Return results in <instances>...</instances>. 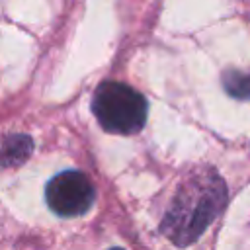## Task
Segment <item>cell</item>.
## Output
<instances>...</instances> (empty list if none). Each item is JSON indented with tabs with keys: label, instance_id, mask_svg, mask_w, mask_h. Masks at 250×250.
<instances>
[{
	"label": "cell",
	"instance_id": "3",
	"mask_svg": "<svg viewBox=\"0 0 250 250\" xmlns=\"http://www.w3.org/2000/svg\"><path fill=\"white\" fill-rule=\"evenodd\" d=\"M94 186L90 178L78 170H64L49 180L45 199L61 217H78L94 203Z\"/></svg>",
	"mask_w": 250,
	"mask_h": 250
},
{
	"label": "cell",
	"instance_id": "4",
	"mask_svg": "<svg viewBox=\"0 0 250 250\" xmlns=\"http://www.w3.org/2000/svg\"><path fill=\"white\" fill-rule=\"evenodd\" d=\"M33 150V143L27 135H10L0 148V164L2 166H20L29 158Z\"/></svg>",
	"mask_w": 250,
	"mask_h": 250
},
{
	"label": "cell",
	"instance_id": "2",
	"mask_svg": "<svg viewBox=\"0 0 250 250\" xmlns=\"http://www.w3.org/2000/svg\"><path fill=\"white\" fill-rule=\"evenodd\" d=\"M92 111L107 133L131 135L146 121L145 98L121 82H102L92 98Z\"/></svg>",
	"mask_w": 250,
	"mask_h": 250
},
{
	"label": "cell",
	"instance_id": "1",
	"mask_svg": "<svg viewBox=\"0 0 250 250\" xmlns=\"http://www.w3.org/2000/svg\"><path fill=\"white\" fill-rule=\"evenodd\" d=\"M225 201L227 186L215 170L193 172L178 188L160 229L176 246H188L219 215Z\"/></svg>",
	"mask_w": 250,
	"mask_h": 250
},
{
	"label": "cell",
	"instance_id": "5",
	"mask_svg": "<svg viewBox=\"0 0 250 250\" xmlns=\"http://www.w3.org/2000/svg\"><path fill=\"white\" fill-rule=\"evenodd\" d=\"M223 86L232 98L250 100V74H242L238 70H229L223 74Z\"/></svg>",
	"mask_w": 250,
	"mask_h": 250
},
{
	"label": "cell",
	"instance_id": "6",
	"mask_svg": "<svg viewBox=\"0 0 250 250\" xmlns=\"http://www.w3.org/2000/svg\"><path fill=\"white\" fill-rule=\"evenodd\" d=\"M111 250H123V248H111Z\"/></svg>",
	"mask_w": 250,
	"mask_h": 250
}]
</instances>
